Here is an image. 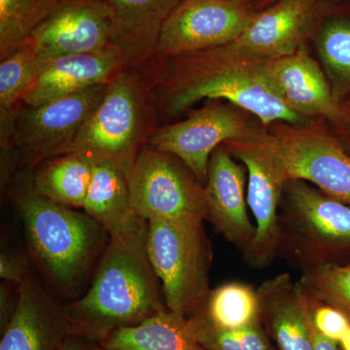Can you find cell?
I'll use <instances>...</instances> for the list:
<instances>
[{
  "instance_id": "obj_27",
  "label": "cell",
  "mask_w": 350,
  "mask_h": 350,
  "mask_svg": "<svg viewBox=\"0 0 350 350\" xmlns=\"http://www.w3.org/2000/svg\"><path fill=\"white\" fill-rule=\"evenodd\" d=\"M320 56L340 93H350V19H336L325 25L319 40Z\"/></svg>"
},
{
  "instance_id": "obj_14",
  "label": "cell",
  "mask_w": 350,
  "mask_h": 350,
  "mask_svg": "<svg viewBox=\"0 0 350 350\" xmlns=\"http://www.w3.org/2000/svg\"><path fill=\"white\" fill-rule=\"evenodd\" d=\"M126 68L123 52L115 45L96 52L41 61L33 83L22 103L38 105L89 88L108 84Z\"/></svg>"
},
{
  "instance_id": "obj_16",
  "label": "cell",
  "mask_w": 350,
  "mask_h": 350,
  "mask_svg": "<svg viewBox=\"0 0 350 350\" xmlns=\"http://www.w3.org/2000/svg\"><path fill=\"white\" fill-rule=\"evenodd\" d=\"M69 330L66 308L29 275L19 285L17 306L2 336L0 350H59Z\"/></svg>"
},
{
  "instance_id": "obj_36",
  "label": "cell",
  "mask_w": 350,
  "mask_h": 350,
  "mask_svg": "<svg viewBox=\"0 0 350 350\" xmlns=\"http://www.w3.org/2000/svg\"><path fill=\"white\" fill-rule=\"evenodd\" d=\"M198 350H204V349H200V347H199V349H198Z\"/></svg>"
},
{
  "instance_id": "obj_8",
  "label": "cell",
  "mask_w": 350,
  "mask_h": 350,
  "mask_svg": "<svg viewBox=\"0 0 350 350\" xmlns=\"http://www.w3.org/2000/svg\"><path fill=\"white\" fill-rule=\"evenodd\" d=\"M225 147L247 169V204L255 234L243 253L244 260L251 268H267L278 256V213L287 175L268 135L252 133L226 142Z\"/></svg>"
},
{
  "instance_id": "obj_21",
  "label": "cell",
  "mask_w": 350,
  "mask_h": 350,
  "mask_svg": "<svg viewBox=\"0 0 350 350\" xmlns=\"http://www.w3.org/2000/svg\"><path fill=\"white\" fill-rule=\"evenodd\" d=\"M186 317L169 310L135 325L121 327L105 338L101 350H198Z\"/></svg>"
},
{
  "instance_id": "obj_15",
  "label": "cell",
  "mask_w": 350,
  "mask_h": 350,
  "mask_svg": "<svg viewBox=\"0 0 350 350\" xmlns=\"http://www.w3.org/2000/svg\"><path fill=\"white\" fill-rule=\"evenodd\" d=\"M204 189L206 220L243 253L254 238L255 226L247 213L245 172L225 146L211 155Z\"/></svg>"
},
{
  "instance_id": "obj_29",
  "label": "cell",
  "mask_w": 350,
  "mask_h": 350,
  "mask_svg": "<svg viewBox=\"0 0 350 350\" xmlns=\"http://www.w3.org/2000/svg\"><path fill=\"white\" fill-rule=\"evenodd\" d=\"M310 306L314 328L324 337L340 342L350 328V320L345 313L333 306Z\"/></svg>"
},
{
  "instance_id": "obj_9",
  "label": "cell",
  "mask_w": 350,
  "mask_h": 350,
  "mask_svg": "<svg viewBox=\"0 0 350 350\" xmlns=\"http://www.w3.org/2000/svg\"><path fill=\"white\" fill-rule=\"evenodd\" d=\"M254 15L239 0H182L163 25L155 56H181L227 45Z\"/></svg>"
},
{
  "instance_id": "obj_25",
  "label": "cell",
  "mask_w": 350,
  "mask_h": 350,
  "mask_svg": "<svg viewBox=\"0 0 350 350\" xmlns=\"http://www.w3.org/2000/svg\"><path fill=\"white\" fill-rule=\"evenodd\" d=\"M298 283L310 305L333 306L350 320V265L304 269Z\"/></svg>"
},
{
  "instance_id": "obj_22",
  "label": "cell",
  "mask_w": 350,
  "mask_h": 350,
  "mask_svg": "<svg viewBox=\"0 0 350 350\" xmlns=\"http://www.w3.org/2000/svg\"><path fill=\"white\" fill-rule=\"evenodd\" d=\"M94 165L77 154L55 157L32 170V184L46 199L83 209L93 177Z\"/></svg>"
},
{
  "instance_id": "obj_33",
  "label": "cell",
  "mask_w": 350,
  "mask_h": 350,
  "mask_svg": "<svg viewBox=\"0 0 350 350\" xmlns=\"http://www.w3.org/2000/svg\"><path fill=\"white\" fill-rule=\"evenodd\" d=\"M59 350H90L84 345L72 338H66Z\"/></svg>"
},
{
  "instance_id": "obj_3",
  "label": "cell",
  "mask_w": 350,
  "mask_h": 350,
  "mask_svg": "<svg viewBox=\"0 0 350 350\" xmlns=\"http://www.w3.org/2000/svg\"><path fill=\"white\" fill-rule=\"evenodd\" d=\"M159 109L139 69H123L108 83L100 105L82 126L72 153L129 177L155 131Z\"/></svg>"
},
{
  "instance_id": "obj_1",
  "label": "cell",
  "mask_w": 350,
  "mask_h": 350,
  "mask_svg": "<svg viewBox=\"0 0 350 350\" xmlns=\"http://www.w3.org/2000/svg\"><path fill=\"white\" fill-rule=\"evenodd\" d=\"M147 226L126 238L110 239L87 293L66 308L70 329L107 338L167 310L147 252Z\"/></svg>"
},
{
  "instance_id": "obj_18",
  "label": "cell",
  "mask_w": 350,
  "mask_h": 350,
  "mask_svg": "<svg viewBox=\"0 0 350 350\" xmlns=\"http://www.w3.org/2000/svg\"><path fill=\"white\" fill-rule=\"evenodd\" d=\"M261 66L288 107L298 114L321 115L337 122L340 105L325 76L306 51L278 59L262 61Z\"/></svg>"
},
{
  "instance_id": "obj_26",
  "label": "cell",
  "mask_w": 350,
  "mask_h": 350,
  "mask_svg": "<svg viewBox=\"0 0 350 350\" xmlns=\"http://www.w3.org/2000/svg\"><path fill=\"white\" fill-rule=\"evenodd\" d=\"M0 61V113H15L33 83L41 61L27 40Z\"/></svg>"
},
{
  "instance_id": "obj_4",
  "label": "cell",
  "mask_w": 350,
  "mask_h": 350,
  "mask_svg": "<svg viewBox=\"0 0 350 350\" xmlns=\"http://www.w3.org/2000/svg\"><path fill=\"white\" fill-rule=\"evenodd\" d=\"M278 256L304 269L350 265V206L288 180L278 213Z\"/></svg>"
},
{
  "instance_id": "obj_12",
  "label": "cell",
  "mask_w": 350,
  "mask_h": 350,
  "mask_svg": "<svg viewBox=\"0 0 350 350\" xmlns=\"http://www.w3.org/2000/svg\"><path fill=\"white\" fill-rule=\"evenodd\" d=\"M310 9V0H282L254 15L236 40L200 53L218 63L262 62L289 56L301 48Z\"/></svg>"
},
{
  "instance_id": "obj_2",
  "label": "cell",
  "mask_w": 350,
  "mask_h": 350,
  "mask_svg": "<svg viewBox=\"0 0 350 350\" xmlns=\"http://www.w3.org/2000/svg\"><path fill=\"white\" fill-rule=\"evenodd\" d=\"M34 260L44 275L64 293L75 291L108 237L85 211L38 194L32 170H20L8 183Z\"/></svg>"
},
{
  "instance_id": "obj_28",
  "label": "cell",
  "mask_w": 350,
  "mask_h": 350,
  "mask_svg": "<svg viewBox=\"0 0 350 350\" xmlns=\"http://www.w3.org/2000/svg\"><path fill=\"white\" fill-rule=\"evenodd\" d=\"M197 340L206 350H269L268 342L257 324L222 330L195 315L189 320Z\"/></svg>"
},
{
  "instance_id": "obj_31",
  "label": "cell",
  "mask_w": 350,
  "mask_h": 350,
  "mask_svg": "<svg viewBox=\"0 0 350 350\" xmlns=\"http://www.w3.org/2000/svg\"><path fill=\"white\" fill-rule=\"evenodd\" d=\"M338 342L324 337L314 328L313 333V350H338Z\"/></svg>"
},
{
  "instance_id": "obj_30",
  "label": "cell",
  "mask_w": 350,
  "mask_h": 350,
  "mask_svg": "<svg viewBox=\"0 0 350 350\" xmlns=\"http://www.w3.org/2000/svg\"><path fill=\"white\" fill-rule=\"evenodd\" d=\"M0 276L6 282L22 284L29 276L25 260L12 253L2 251L0 256Z\"/></svg>"
},
{
  "instance_id": "obj_34",
  "label": "cell",
  "mask_w": 350,
  "mask_h": 350,
  "mask_svg": "<svg viewBox=\"0 0 350 350\" xmlns=\"http://www.w3.org/2000/svg\"><path fill=\"white\" fill-rule=\"evenodd\" d=\"M340 344L342 345V350H350V328L345 333L344 338L340 340Z\"/></svg>"
},
{
  "instance_id": "obj_20",
  "label": "cell",
  "mask_w": 350,
  "mask_h": 350,
  "mask_svg": "<svg viewBox=\"0 0 350 350\" xmlns=\"http://www.w3.org/2000/svg\"><path fill=\"white\" fill-rule=\"evenodd\" d=\"M83 211L98 222L113 241L135 234L148 223L131 206L128 176L107 165H94Z\"/></svg>"
},
{
  "instance_id": "obj_7",
  "label": "cell",
  "mask_w": 350,
  "mask_h": 350,
  "mask_svg": "<svg viewBox=\"0 0 350 350\" xmlns=\"http://www.w3.org/2000/svg\"><path fill=\"white\" fill-rule=\"evenodd\" d=\"M131 206L153 219H206V189L176 157L146 145L129 174Z\"/></svg>"
},
{
  "instance_id": "obj_17",
  "label": "cell",
  "mask_w": 350,
  "mask_h": 350,
  "mask_svg": "<svg viewBox=\"0 0 350 350\" xmlns=\"http://www.w3.org/2000/svg\"><path fill=\"white\" fill-rule=\"evenodd\" d=\"M182 0H100L109 17L113 45L128 68H139L155 56L161 31Z\"/></svg>"
},
{
  "instance_id": "obj_13",
  "label": "cell",
  "mask_w": 350,
  "mask_h": 350,
  "mask_svg": "<svg viewBox=\"0 0 350 350\" xmlns=\"http://www.w3.org/2000/svg\"><path fill=\"white\" fill-rule=\"evenodd\" d=\"M27 40L40 61L113 45L111 25L100 0H62Z\"/></svg>"
},
{
  "instance_id": "obj_10",
  "label": "cell",
  "mask_w": 350,
  "mask_h": 350,
  "mask_svg": "<svg viewBox=\"0 0 350 350\" xmlns=\"http://www.w3.org/2000/svg\"><path fill=\"white\" fill-rule=\"evenodd\" d=\"M268 138L288 180L310 182L350 206V155L337 138L324 131L291 128Z\"/></svg>"
},
{
  "instance_id": "obj_23",
  "label": "cell",
  "mask_w": 350,
  "mask_h": 350,
  "mask_svg": "<svg viewBox=\"0 0 350 350\" xmlns=\"http://www.w3.org/2000/svg\"><path fill=\"white\" fill-rule=\"evenodd\" d=\"M196 315L209 325L222 330L257 324L260 319L258 291L245 283L221 285L211 290Z\"/></svg>"
},
{
  "instance_id": "obj_32",
  "label": "cell",
  "mask_w": 350,
  "mask_h": 350,
  "mask_svg": "<svg viewBox=\"0 0 350 350\" xmlns=\"http://www.w3.org/2000/svg\"><path fill=\"white\" fill-rule=\"evenodd\" d=\"M338 125L342 126L345 131V137L347 139V144L350 146V110L345 111L340 108V116L338 121L336 122Z\"/></svg>"
},
{
  "instance_id": "obj_24",
  "label": "cell",
  "mask_w": 350,
  "mask_h": 350,
  "mask_svg": "<svg viewBox=\"0 0 350 350\" xmlns=\"http://www.w3.org/2000/svg\"><path fill=\"white\" fill-rule=\"evenodd\" d=\"M62 0H0V59L31 36Z\"/></svg>"
},
{
  "instance_id": "obj_11",
  "label": "cell",
  "mask_w": 350,
  "mask_h": 350,
  "mask_svg": "<svg viewBox=\"0 0 350 350\" xmlns=\"http://www.w3.org/2000/svg\"><path fill=\"white\" fill-rule=\"evenodd\" d=\"M250 135L236 110L209 103L184 121L157 128L147 145L178 158L204 185L213 152L222 144Z\"/></svg>"
},
{
  "instance_id": "obj_19",
  "label": "cell",
  "mask_w": 350,
  "mask_h": 350,
  "mask_svg": "<svg viewBox=\"0 0 350 350\" xmlns=\"http://www.w3.org/2000/svg\"><path fill=\"white\" fill-rule=\"evenodd\" d=\"M264 317L280 350H313L312 310L298 282L282 273L257 289Z\"/></svg>"
},
{
  "instance_id": "obj_5",
  "label": "cell",
  "mask_w": 350,
  "mask_h": 350,
  "mask_svg": "<svg viewBox=\"0 0 350 350\" xmlns=\"http://www.w3.org/2000/svg\"><path fill=\"white\" fill-rule=\"evenodd\" d=\"M147 252L170 312H197L211 293V243L202 219H153L147 226Z\"/></svg>"
},
{
  "instance_id": "obj_6",
  "label": "cell",
  "mask_w": 350,
  "mask_h": 350,
  "mask_svg": "<svg viewBox=\"0 0 350 350\" xmlns=\"http://www.w3.org/2000/svg\"><path fill=\"white\" fill-rule=\"evenodd\" d=\"M107 86L98 85L38 105H19L14 133L19 170H33L45 161L71 153L78 133L100 105Z\"/></svg>"
},
{
  "instance_id": "obj_35",
  "label": "cell",
  "mask_w": 350,
  "mask_h": 350,
  "mask_svg": "<svg viewBox=\"0 0 350 350\" xmlns=\"http://www.w3.org/2000/svg\"><path fill=\"white\" fill-rule=\"evenodd\" d=\"M335 1H342V0H335Z\"/></svg>"
}]
</instances>
